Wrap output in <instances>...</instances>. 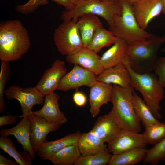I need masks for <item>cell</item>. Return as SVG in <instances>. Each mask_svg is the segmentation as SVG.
Segmentation results:
<instances>
[{"instance_id": "1", "label": "cell", "mask_w": 165, "mask_h": 165, "mask_svg": "<svg viewBox=\"0 0 165 165\" xmlns=\"http://www.w3.org/2000/svg\"><path fill=\"white\" fill-rule=\"evenodd\" d=\"M31 42L26 28L20 20L2 22L0 24V59L16 61L29 51Z\"/></svg>"}, {"instance_id": "2", "label": "cell", "mask_w": 165, "mask_h": 165, "mask_svg": "<svg viewBox=\"0 0 165 165\" xmlns=\"http://www.w3.org/2000/svg\"><path fill=\"white\" fill-rule=\"evenodd\" d=\"M119 12L115 15L109 28L114 35L124 39L128 46L144 42L154 35L142 29L134 15L132 4L127 0H117Z\"/></svg>"}, {"instance_id": "3", "label": "cell", "mask_w": 165, "mask_h": 165, "mask_svg": "<svg viewBox=\"0 0 165 165\" xmlns=\"http://www.w3.org/2000/svg\"><path fill=\"white\" fill-rule=\"evenodd\" d=\"M122 62L129 72L131 86L141 94L143 100L155 117L160 119V103L164 97V91L157 75L152 72L142 74L135 72L130 68L126 57Z\"/></svg>"}, {"instance_id": "4", "label": "cell", "mask_w": 165, "mask_h": 165, "mask_svg": "<svg viewBox=\"0 0 165 165\" xmlns=\"http://www.w3.org/2000/svg\"><path fill=\"white\" fill-rule=\"evenodd\" d=\"M134 88L113 86L111 101L112 107L109 112L117 120L122 129L139 133L141 122L134 110Z\"/></svg>"}, {"instance_id": "5", "label": "cell", "mask_w": 165, "mask_h": 165, "mask_svg": "<svg viewBox=\"0 0 165 165\" xmlns=\"http://www.w3.org/2000/svg\"><path fill=\"white\" fill-rule=\"evenodd\" d=\"M164 43L165 35H154L144 42L128 46L126 57L130 68L139 73L152 72L158 59L159 50Z\"/></svg>"}, {"instance_id": "6", "label": "cell", "mask_w": 165, "mask_h": 165, "mask_svg": "<svg viewBox=\"0 0 165 165\" xmlns=\"http://www.w3.org/2000/svg\"><path fill=\"white\" fill-rule=\"evenodd\" d=\"M119 12L117 0L103 2L99 0H86L79 2L70 11L62 12L61 18L64 21L72 20L77 22L78 18L85 14H92L102 17L109 28L113 24L114 16Z\"/></svg>"}, {"instance_id": "7", "label": "cell", "mask_w": 165, "mask_h": 165, "mask_svg": "<svg viewBox=\"0 0 165 165\" xmlns=\"http://www.w3.org/2000/svg\"><path fill=\"white\" fill-rule=\"evenodd\" d=\"M53 40L57 50L66 56L75 54L85 47L76 22L64 21L55 30Z\"/></svg>"}, {"instance_id": "8", "label": "cell", "mask_w": 165, "mask_h": 165, "mask_svg": "<svg viewBox=\"0 0 165 165\" xmlns=\"http://www.w3.org/2000/svg\"><path fill=\"white\" fill-rule=\"evenodd\" d=\"M4 95L8 99H15L20 102L22 112L19 116L20 117L32 114V108L35 105L44 103L45 96L35 87L23 88L13 85L5 90Z\"/></svg>"}, {"instance_id": "9", "label": "cell", "mask_w": 165, "mask_h": 165, "mask_svg": "<svg viewBox=\"0 0 165 165\" xmlns=\"http://www.w3.org/2000/svg\"><path fill=\"white\" fill-rule=\"evenodd\" d=\"M66 73L64 62L56 60L52 63L51 67L45 71L35 87L45 96L57 90Z\"/></svg>"}, {"instance_id": "10", "label": "cell", "mask_w": 165, "mask_h": 165, "mask_svg": "<svg viewBox=\"0 0 165 165\" xmlns=\"http://www.w3.org/2000/svg\"><path fill=\"white\" fill-rule=\"evenodd\" d=\"M97 75L77 65L66 73L62 79L57 90L67 91L82 86L90 87L97 81Z\"/></svg>"}, {"instance_id": "11", "label": "cell", "mask_w": 165, "mask_h": 165, "mask_svg": "<svg viewBox=\"0 0 165 165\" xmlns=\"http://www.w3.org/2000/svg\"><path fill=\"white\" fill-rule=\"evenodd\" d=\"M28 117L31 123V144L36 152L47 141L46 137L48 134L51 132L57 131L61 125L48 122L33 113Z\"/></svg>"}, {"instance_id": "12", "label": "cell", "mask_w": 165, "mask_h": 165, "mask_svg": "<svg viewBox=\"0 0 165 165\" xmlns=\"http://www.w3.org/2000/svg\"><path fill=\"white\" fill-rule=\"evenodd\" d=\"M147 145L142 134L122 129L117 137L108 143L107 147L109 152L115 155L137 148L145 147Z\"/></svg>"}, {"instance_id": "13", "label": "cell", "mask_w": 165, "mask_h": 165, "mask_svg": "<svg viewBox=\"0 0 165 165\" xmlns=\"http://www.w3.org/2000/svg\"><path fill=\"white\" fill-rule=\"evenodd\" d=\"M132 5L137 21L140 26L145 30L150 22L163 10V0H139Z\"/></svg>"}, {"instance_id": "14", "label": "cell", "mask_w": 165, "mask_h": 165, "mask_svg": "<svg viewBox=\"0 0 165 165\" xmlns=\"http://www.w3.org/2000/svg\"><path fill=\"white\" fill-rule=\"evenodd\" d=\"M60 96L54 92L45 96L42 108L33 112L32 113L44 119L46 121L63 125L67 122V119L59 108L58 103Z\"/></svg>"}, {"instance_id": "15", "label": "cell", "mask_w": 165, "mask_h": 165, "mask_svg": "<svg viewBox=\"0 0 165 165\" xmlns=\"http://www.w3.org/2000/svg\"><path fill=\"white\" fill-rule=\"evenodd\" d=\"M30 129V120L28 116H26L23 117L20 122L13 127L9 129H2L0 131V134L6 137L13 135L18 142L22 145L23 150L28 151L34 160L36 159V155L31 144Z\"/></svg>"}, {"instance_id": "16", "label": "cell", "mask_w": 165, "mask_h": 165, "mask_svg": "<svg viewBox=\"0 0 165 165\" xmlns=\"http://www.w3.org/2000/svg\"><path fill=\"white\" fill-rule=\"evenodd\" d=\"M122 130L117 120L109 112L97 118L91 131L108 143L117 137Z\"/></svg>"}, {"instance_id": "17", "label": "cell", "mask_w": 165, "mask_h": 165, "mask_svg": "<svg viewBox=\"0 0 165 165\" xmlns=\"http://www.w3.org/2000/svg\"><path fill=\"white\" fill-rule=\"evenodd\" d=\"M97 53L85 47L77 53L66 57L68 63L77 64L98 75L104 69Z\"/></svg>"}, {"instance_id": "18", "label": "cell", "mask_w": 165, "mask_h": 165, "mask_svg": "<svg viewBox=\"0 0 165 165\" xmlns=\"http://www.w3.org/2000/svg\"><path fill=\"white\" fill-rule=\"evenodd\" d=\"M90 88L89 95L90 112L94 118L100 113L102 105L111 101L113 86L97 81Z\"/></svg>"}, {"instance_id": "19", "label": "cell", "mask_w": 165, "mask_h": 165, "mask_svg": "<svg viewBox=\"0 0 165 165\" xmlns=\"http://www.w3.org/2000/svg\"><path fill=\"white\" fill-rule=\"evenodd\" d=\"M97 81L108 84H113L124 88L131 87L129 72L123 62L104 69L97 75Z\"/></svg>"}, {"instance_id": "20", "label": "cell", "mask_w": 165, "mask_h": 165, "mask_svg": "<svg viewBox=\"0 0 165 165\" xmlns=\"http://www.w3.org/2000/svg\"><path fill=\"white\" fill-rule=\"evenodd\" d=\"M81 134L80 132L78 131L55 141H46L37 152V155L42 160H49L53 155L63 148L77 145Z\"/></svg>"}, {"instance_id": "21", "label": "cell", "mask_w": 165, "mask_h": 165, "mask_svg": "<svg viewBox=\"0 0 165 165\" xmlns=\"http://www.w3.org/2000/svg\"><path fill=\"white\" fill-rule=\"evenodd\" d=\"M77 145L82 156L91 155L108 151L105 142L91 130L81 134Z\"/></svg>"}, {"instance_id": "22", "label": "cell", "mask_w": 165, "mask_h": 165, "mask_svg": "<svg viewBox=\"0 0 165 165\" xmlns=\"http://www.w3.org/2000/svg\"><path fill=\"white\" fill-rule=\"evenodd\" d=\"M128 45L123 39L118 38L112 46L106 50L100 57L104 69L114 66L122 62L126 56Z\"/></svg>"}, {"instance_id": "23", "label": "cell", "mask_w": 165, "mask_h": 165, "mask_svg": "<svg viewBox=\"0 0 165 165\" xmlns=\"http://www.w3.org/2000/svg\"><path fill=\"white\" fill-rule=\"evenodd\" d=\"M76 24L85 47L88 46L96 30L103 26L97 15L90 14L80 16Z\"/></svg>"}, {"instance_id": "24", "label": "cell", "mask_w": 165, "mask_h": 165, "mask_svg": "<svg viewBox=\"0 0 165 165\" xmlns=\"http://www.w3.org/2000/svg\"><path fill=\"white\" fill-rule=\"evenodd\" d=\"M147 150L145 147L137 148L112 155L108 165H135L144 159Z\"/></svg>"}, {"instance_id": "25", "label": "cell", "mask_w": 165, "mask_h": 165, "mask_svg": "<svg viewBox=\"0 0 165 165\" xmlns=\"http://www.w3.org/2000/svg\"><path fill=\"white\" fill-rule=\"evenodd\" d=\"M0 148L4 152L13 157L20 165H31L32 158L27 151L19 152L14 143L10 138L1 136L0 137Z\"/></svg>"}, {"instance_id": "26", "label": "cell", "mask_w": 165, "mask_h": 165, "mask_svg": "<svg viewBox=\"0 0 165 165\" xmlns=\"http://www.w3.org/2000/svg\"><path fill=\"white\" fill-rule=\"evenodd\" d=\"M81 155L77 145H73L59 150L49 160L54 165H72L74 164Z\"/></svg>"}, {"instance_id": "27", "label": "cell", "mask_w": 165, "mask_h": 165, "mask_svg": "<svg viewBox=\"0 0 165 165\" xmlns=\"http://www.w3.org/2000/svg\"><path fill=\"white\" fill-rule=\"evenodd\" d=\"M117 38L102 26L96 30L87 47L97 53L103 47L114 44Z\"/></svg>"}, {"instance_id": "28", "label": "cell", "mask_w": 165, "mask_h": 165, "mask_svg": "<svg viewBox=\"0 0 165 165\" xmlns=\"http://www.w3.org/2000/svg\"><path fill=\"white\" fill-rule=\"evenodd\" d=\"M133 99L135 113L145 128L160 122L153 115L144 100L134 92Z\"/></svg>"}, {"instance_id": "29", "label": "cell", "mask_w": 165, "mask_h": 165, "mask_svg": "<svg viewBox=\"0 0 165 165\" xmlns=\"http://www.w3.org/2000/svg\"><path fill=\"white\" fill-rule=\"evenodd\" d=\"M142 134L147 144H156L165 137V123L160 121L145 128Z\"/></svg>"}, {"instance_id": "30", "label": "cell", "mask_w": 165, "mask_h": 165, "mask_svg": "<svg viewBox=\"0 0 165 165\" xmlns=\"http://www.w3.org/2000/svg\"><path fill=\"white\" fill-rule=\"evenodd\" d=\"M165 157V137L151 148L147 149L144 163L156 164Z\"/></svg>"}, {"instance_id": "31", "label": "cell", "mask_w": 165, "mask_h": 165, "mask_svg": "<svg viewBox=\"0 0 165 165\" xmlns=\"http://www.w3.org/2000/svg\"><path fill=\"white\" fill-rule=\"evenodd\" d=\"M112 155L108 151L89 156L81 155L74 165H108Z\"/></svg>"}, {"instance_id": "32", "label": "cell", "mask_w": 165, "mask_h": 165, "mask_svg": "<svg viewBox=\"0 0 165 165\" xmlns=\"http://www.w3.org/2000/svg\"><path fill=\"white\" fill-rule=\"evenodd\" d=\"M0 72V113L5 110L6 105L4 99L5 88L11 74V69L9 62L1 61Z\"/></svg>"}, {"instance_id": "33", "label": "cell", "mask_w": 165, "mask_h": 165, "mask_svg": "<svg viewBox=\"0 0 165 165\" xmlns=\"http://www.w3.org/2000/svg\"><path fill=\"white\" fill-rule=\"evenodd\" d=\"M48 0H29L27 3L16 6V11L20 14L28 15L36 11L40 7L48 3Z\"/></svg>"}, {"instance_id": "34", "label": "cell", "mask_w": 165, "mask_h": 165, "mask_svg": "<svg viewBox=\"0 0 165 165\" xmlns=\"http://www.w3.org/2000/svg\"><path fill=\"white\" fill-rule=\"evenodd\" d=\"M153 71L157 76L161 85L165 88V57L158 58L155 63Z\"/></svg>"}, {"instance_id": "35", "label": "cell", "mask_w": 165, "mask_h": 165, "mask_svg": "<svg viewBox=\"0 0 165 165\" xmlns=\"http://www.w3.org/2000/svg\"><path fill=\"white\" fill-rule=\"evenodd\" d=\"M73 100L75 104L77 106L82 107L87 103V97L83 92L77 90L74 94Z\"/></svg>"}, {"instance_id": "36", "label": "cell", "mask_w": 165, "mask_h": 165, "mask_svg": "<svg viewBox=\"0 0 165 165\" xmlns=\"http://www.w3.org/2000/svg\"><path fill=\"white\" fill-rule=\"evenodd\" d=\"M18 116L8 114L0 117V127L9 125L15 123L17 121Z\"/></svg>"}, {"instance_id": "37", "label": "cell", "mask_w": 165, "mask_h": 165, "mask_svg": "<svg viewBox=\"0 0 165 165\" xmlns=\"http://www.w3.org/2000/svg\"><path fill=\"white\" fill-rule=\"evenodd\" d=\"M54 1L57 4L64 7L66 10L70 11L73 9L75 5L71 0H50Z\"/></svg>"}, {"instance_id": "38", "label": "cell", "mask_w": 165, "mask_h": 165, "mask_svg": "<svg viewBox=\"0 0 165 165\" xmlns=\"http://www.w3.org/2000/svg\"><path fill=\"white\" fill-rule=\"evenodd\" d=\"M0 165H18V164L16 161L8 159L1 154H0Z\"/></svg>"}, {"instance_id": "39", "label": "cell", "mask_w": 165, "mask_h": 165, "mask_svg": "<svg viewBox=\"0 0 165 165\" xmlns=\"http://www.w3.org/2000/svg\"><path fill=\"white\" fill-rule=\"evenodd\" d=\"M163 10L162 13L165 14V0H163Z\"/></svg>"}, {"instance_id": "40", "label": "cell", "mask_w": 165, "mask_h": 165, "mask_svg": "<svg viewBox=\"0 0 165 165\" xmlns=\"http://www.w3.org/2000/svg\"><path fill=\"white\" fill-rule=\"evenodd\" d=\"M128 2L132 4H133L134 3L139 1V0H127Z\"/></svg>"}, {"instance_id": "41", "label": "cell", "mask_w": 165, "mask_h": 165, "mask_svg": "<svg viewBox=\"0 0 165 165\" xmlns=\"http://www.w3.org/2000/svg\"><path fill=\"white\" fill-rule=\"evenodd\" d=\"M72 2L76 5L79 2V0H71Z\"/></svg>"}, {"instance_id": "42", "label": "cell", "mask_w": 165, "mask_h": 165, "mask_svg": "<svg viewBox=\"0 0 165 165\" xmlns=\"http://www.w3.org/2000/svg\"><path fill=\"white\" fill-rule=\"evenodd\" d=\"M100 1L103 2H107L110 1L112 0H99Z\"/></svg>"}, {"instance_id": "43", "label": "cell", "mask_w": 165, "mask_h": 165, "mask_svg": "<svg viewBox=\"0 0 165 165\" xmlns=\"http://www.w3.org/2000/svg\"><path fill=\"white\" fill-rule=\"evenodd\" d=\"M161 51L163 53L165 52V46L162 49Z\"/></svg>"}, {"instance_id": "44", "label": "cell", "mask_w": 165, "mask_h": 165, "mask_svg": "<svg viewBox=\"0 0 165 165\" xmlns=\"http://www.w3.org/2000/svg\"><path fill=\"white\" fill-rule=\"evenodd\" d=\"M85 0H79V2H81V1H82Z\"/></svg>"}, {"instance_id": "45", "label": "cell", "mask_w": 165, "mask_h": 165, "mask_svg": "<svg viewBox=\"0 0 165 165\" xmlns=\"http://www.w3.org/2000/svg\"><path fill=\"white\" fill-rule=\"evenodd\" d=\"M163 160L165 161V157L164 158V159H163Z\"/></svg>"}]
</instances>
